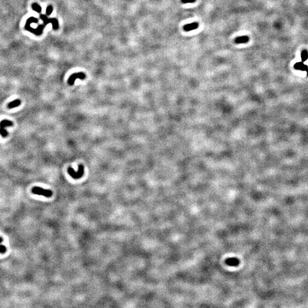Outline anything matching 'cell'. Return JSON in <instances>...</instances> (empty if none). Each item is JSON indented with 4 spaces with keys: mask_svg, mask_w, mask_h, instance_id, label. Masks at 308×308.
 <instances>
[{
    "mask_svg": "<svg viewBox=\"0 0 308 308\" xmlns=\"http://www.w3.org/2000/svg\"><path fill=\"white\" fill-rule=\"evenodd\" d=\"M68 171L69 175L73 178H74L75 179H80L82 177V176L84 174V167L83 165L79 164L78 166V170L77 172H76L73 168H72L71 167L68 168Z\"/></svg>",
    "mask_w": 308,
    "mask_h": 308,
    "instance_id": "obj_1",
    "label": "cell"
},
{
    "mask_svg": "<svg viewBox=\"0 0 308 308\" xmlns=\"http://www.w3.org/2000/svg\"><path fill=\"white\" fill-rule=\"evenodd\" d=\"M86 78V74L83 73H74L72 74L70 77H69L68 80V83L70 85H73L74 82L77 78L81 79H84Z\"/></svg>",
    "mask_w": 308,
    "mask_h": 308,
    "instance_id": "obj_4",
    "label": "cell"
},
{
    "mask_svg": "<svg viewBox=\"0 0 308 308\" xmlns=\"http://www.w3.org/2000/svg\"><path fill=\"white\" fill-rule=\"evenodd\" d=\"M199 27V24L197 22H192L191 24H186L183 26V29L185 32H191L196 29Z\"/></svg>",
    "mask_w": 308,
    "mask_h": 308,
    "instance_id": "obj_5",
    "label": "cell"
},
{
    "mask_svg": "<svg viewBox=\"0 0 308 308\" xmlns=\"http://www.w3.org/2000/svg\"><path fill=\"white\" fill-rule=\"evenodd\" d=\"M2 241H3V240H2V239L0 237V243H1V242H2Z\"/></svg>",
    "mask_w": 308,
    "mask_h": 308,
    "instance_id": "obj_16",
    "label": "cell"
},
{
    "mask_svg": "<svg viewBox=\"0 0 308 308\" xmlns=\"http://www.w3.org/2000/svg\"><path fill=\"white\" fill-rule=\"evenodd\" d=\"M183 4H191L196 1V0H181Z\"/></svg>",
    "mask_w": 308,
    "mask_h": 308,
    "instance_id": "obj_14",
    "label": "cell"
},
{
    "mask_svg": "<svg viewBox=\"0 0 308 308\" xmlns=\"http://www.w3.org/2000/svg\"><path fill=\"white\" fill-rule=\"evenodd\" d=\"M301 60H302V62H304L305 61H306L308 59V51L306 50H304L302 51L301 54Z\"/></svg>",
    "mask_w": 308,
    "mask_h": 308,
    "instance_id": "obj_10",
    "label": "cell"
},
{
    "mask_svg": "<svg viewBox=\"0 0 308 308\" xmlns=\"http://www.w3.org/2000/svg\"><path fill=\"white\" fill-rule=\"evenodd\" d=\"M249 41V38L247 35H243L238 37L235 38V42L237 44H242V43H246Z\"/></svg>",
    "mask_w": 308,
    "mask_h": 308,
    "instance_id": "obj_6",
    "label": "cell"
},
{
    "mask_svg": "<svg viewBox=\"0 0 308 308\" xmlns=\"http://www.w3.org/2000/svg\"><path fill=\"white\" fill-rule=\"evenodd\" d=\"M0 134L1 135L2 137H5L8 136V132H7V131L5 129V128L0 127Z\"/></svg>",
    "mask_w": 308,
    "mask_h": 308,
    "instance_id": "obj_12",
    "label": "cell"
},
{
    "mask_svg": "<svg viewBox=\"0 0 308 308\" xmlns=\"http://www.w3.org/2000/svg\"><path fill=\"white\" fill-rule=\"evenodd\" d=\"M32 192L38 195H41L46 197H50L53 195V192L50 189H46L41 187H35L32 189Z\"/></svg>",
    "mask_w": 308,
    "mask_h": 308,
    "instance_id": "obj_2",
    "label": "cell"
},
{
    "mask_svg": "<svg viewBox=\"0 0 308 308\" xmlns=\"http://www.w3.org/2000/svg\"><path fill=\"white\" fill-rule=\"evenodd\" d=\"M40 18L43 20V22L46 25L49 23H51L53 24V27L54 30H57L59 27L58 22L55 18H48L45 15H41Z\"/></svg>",
    "mask_w": 308,
    "mask_h": 308,
    "instance_id": "obj_3",
    "label": "cell"
},
{
    "mask_svg": "<svg viewBox=\"0 0 308 308\" xmlns=\"http://www.w3.org/2000/svg\"><path fill=\"white\" fill-rule=\"evenodd\" d=\"M13 126V123L9 120H3L0 122V127H6Z\"/></svg>",
    "mask_w": 308,
    "mask_h": 308,
    "instance_id": "obj_9",
    "label": "cell"
},
{
    "mask_svg": "<svg viewBox=\"0 0 308 308\" xmlns=\"http://www.w3.org/2000/svg\"><path fill=\"white\" fill-rule=\"evenodd\" d=\"M53 8L52 6H51V5L47 6V7L46 8V14L48 15V16L50 15L51 13L53 12Z\"/></svg>",
    "mask_w": 308,
    "mask_h": 308,
    "instance_id": "obj_13",
    "label": "cell"
},
{
    "mask_svg": "<svg viewBox=\"0 0 308 308\" xmlns=\"http://www.w3.org/2000/svg\"><path fill=\"white\" fill-rule=\"evenodd\" d=\"M21 101L19 99H16V100H14V101L9 103L8 105V107L9 109H13V108H15V107L19 106L21 104Z\"/></svg>",
    "mask_w": 308,
    "mask_h": 308,
    "instance_id": "obj_8",
    "label": "cell"
},
{
    "mask_svg": "<svg viewBox=\"0 0 308 308\" xmlns=\"http://www.w3.org/2000/svg\"><path fill=\"white\" fill-rule=\"evenodd\" d=\"M294 68L297 70H301L302 71H306L308 73V66L304 64V62H297L294 65Z\"/></svg>",
    "mask_w": 308,
    "mask_h": 308,
    "instance_id": "obj_7",
    "label": "cell"
},
{
    "mask_svg": "<svg viewBox=\"0 0 308 308\" xmlns=\"http://www.w3.org/2000/svg\"><path fill=\"white\" fill-rule=\"evenodd\" d=\"M32 8L34 10L36 11L37 13H41V9H42L41 7L37 3H34L32 4Z\"/></svg>",
    "mask_w": 308,
    "mask_h": 308,
    "instance_id": "obj_11",
    "label": "cell"
},
{
    "mask_svg": "<svg viewBox=\"0 0 308 308\" xmlns=\"http://www.w3.org/2000/svg\"><path fill=\"white\" fill-rule=\"evenodd\" d=\"M6 250V249L5 248V246L4 245H0V253H5Z\"/></svg>",
    "mask_w": 308,
    "mask_h": 308,
    "instance_id": "obj_15",
    "label": "cell"
}]
</instances>
